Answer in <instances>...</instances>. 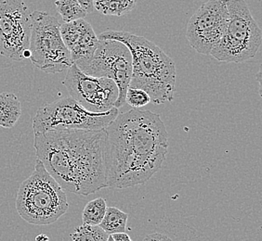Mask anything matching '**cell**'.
<instances>
[{
  "instance_id": "603a6c76",
  "label": "cell",
  "mask_w": 262,
  "mask_h": 241,
  "mask_svg": "<svg viewBox=\"0 0 262 241\" xmlns=\"http://www.w3.org/2000/svg\"><path fill=\"white\" fill-rule=\"evenodd\" d=\"M50 240V238H49V236H46L44 234H40V235H38V236H36L35 237V241H49Z\"/></svg>"
},
{
  "instance_id": "277c9868",
  "label": "cell",
  "mask_w": 262,
  "mask_h": 241,
  "mask_svg": "<svg viewBox=\"0 0 262 241\" xmlns=\"http://www.w3.org/2000/svg\"><path fill=\"white\" fill-rule=\"evenodd\" d=\"M68 208L66 191L37 160L35 170L21 182L17 193L19 215L31 225L48 226L66 214Z\"/></svg>"
},
{
  "instance_id": "4fadbf2b",
  "label": "cell",
  "mask_w": 262,
  "mask_h": 241,
  "mask_svg": "<svg viewBox=\"0 0 262 241\" xmlns=\"http://www.w3.org/2000/svg\"><path fill=\"white\" fill-rule=\"evenodd\" d=\"M21 115V105L18 97L10 93H0V126L10 129L16 126Z\"/></svg>"
},
{
  "instance_id": "3957f363",
  "label": "cell",
  "mask_w": 262,
  "mask_h": 241,
  "mask_svg": "<svg viewBox=\"0 0 262 241\" xmlns=\"http://www.w3.org/2000/svg\"><path fill=\"white\" fill-rule=\"evenodd\" d=\"M98 38L121 42L130 51L132 76L129 87L145 91L156 105L173 101L176 67L171 58L158 45L143 36L124 31L107 30Z\"/></svg>"
},
{
  "instance_id": "9c48e42d",
  "label": "cell",
  "mask_w": 262,
  "mask_h": 241,
  "mask_svg": "<svg viewBox=\"0 0 262 241\" xmlns=\"http://www.w3.org/2000/svg\"><path fill=\"white\" fill-rule=\"evenodd\" d=\"M31 28L29 8L23 0H0V55L29 59Z\"/></svg>"
},
{
  "instance_id": "7402d4cb",
  "label": "cell",
  "mask_w": 262,
  "mask_h": 241,
  "mask_svg": "<svg viewBox=\"0 0 262 241\" xmlns=\"http://www.w3.org/2000/svg\"><path fill=\"white\" fill-rule=\"evenodd\" d=\"M115 241H132L130 236L126 234V232L124 233H117V234H113L111 235Z\"/></svg>"
},
{
  "instance_id": "52a82bcc",
  "label": "cell",
  "mask_w": 262,
  "mask_h": 241,
  "mask_svg": "<svg viewBox=\"0 0 262 241\" xmlns=\"http://www.w3.org/2000/svg\"><path fill=\"white\" fill-rule=\"evenodd\" d=\"M30 60L47 74H59L73 65L70 52L61 35V23L55 17L44 11L31 13Z\"/></svg>"
},
{
  "instance_id": "9a60e30c",
  "label": "cell",
  "mask_w": 262,
  "mask_h": 241,
  "mask_svg": "<svg viewBox=\"0 0 262 241\" xmlns=\"http://www.w3.org/2000/svg\"><path fill=\"white\" fill-rule=\"evenodd\" d=\"M128 215L116 207H108L100 226L108 235L126 232Z\"/></svg>"
},
{
  "instance_id": "5bb4252c",
  "label": "cell",
  "mask_w": 262,
  "mask_h": 241,
  "mask_svg": "<svg viewBox=\"0 0 262 241\" xmlns=\"http://www.w3.org/2000/svg\"><path fill=\"white\" fill-rule=\"evenodd\" d=\"M137 0H93L94 9L105 16H124L136 7Z\"/></svg>"
},
{
  "instance_id": "cb8c5ba5",
  "label": "cell",
  "mask_w": 262,
  "mask_h": 241,
  "mask_svg": "<svg viewBox=\"0 0 262 241\" xmlns=\"http://www.w3.org/2000/svg\"><path fill=\"white\" fill-rule=\"evenodd\" d=\"M107 241H115V240H114V238H113V236H112L111 235H109V237H108V239H107Z\"/></svg>"
},
{
  "instance_id": "8fae6325",
  "label": "cell",
  "mask_w": 262,
  "mask_h": 241,
  "mask_svg": "<svg viewBox=\"0 0 262 241\" xmlns=\"http://www.w3.org/2000/svg\"><path fill=\"white\" fill-rule=\"evenodd\" d=\"M226 0H208L195 11L187 26L186 37L192 49L210 55L227 28Z\"/></svg>"
},
{
  "instance_id": "7a4b0ae2",
  "label": "cell",
  "mask_w": 262,
  "mask_h": 241,
  "mask_svg": "<svg viewBox=\"0 0 262 241\" xmlns=\"http://www.w3.org/2000/svg\"><path fill=\"white\" fill-rule=\"evenodd\" d=\"M34 147L63 190L88 196L107 187L104 130L35 133Z\"/></svg>"
},
{
  "instance_id": "2e32d148",
  "label": "cell",
  "mask_w": 262,
  "mask_h": 241,
  "mask_svg": "<svg viewBox=\"0 0 262 241\" xmlns=\"http://www.w3.org/2000/svg\"><path fill=\"white\" fill-rule=\"evenodd\" d=\"M106 201L103 198H97L86 203L82 212L83 225L100 226L105 215Z\"/></svg>"
},
{
  "instance_id": "5b68a950",
  "label": "cell",
  "mask_w": 262,
  "mask_h": 241,
  "mask_svg": "<svg viewBox=\"0 0 262 241\" xmlns=\"http://www.w3.org/2000/svg\"><path fill=\"white\" fill-rule=\"evenodd\" d=\"M227 28L210 55L223 62L240 63L253 59L262 43V32L245 0H226Z\"/></svg>"
},
{
  "instance_id": "ba28073f",
  "label": "cell",
  "mask_w": 262,
  "mask_h": 241,
  "mask_svg": "<svg viewBox=\"0 0 262 241\" xmlns=\"http://www.w3.org/2000/svg\"><path fill=\"white\" fill-rule=\"evenodd\" d=\"M100 40V39H99ZM85 75L109 78L118 88V99L115 108L126 104V94L132 76L130 51L121 42L100 40L93 55L86 60L75 62Z\"/></svg>"
},
{
  "instance_id": "ffe728a7",
  "label": "cell",
  "mask_w": 262,
  "mask_h": 241,
  "mask_svg": "<svg viewBox=\"0 0 262 241\" xmlns=\"http://www.w3.org/2000/svg\"><path fill=\"white\" fill-rule=\"evenodd\" d=\"M142 241H172L166 235L161 233H152L147 235Z\"/></svg>"
},
{
  "instance_id": "6da1fadb",
  "label": "cell",
  "mask_w": 262,
  "mask_h": 241,
  "mask_svg": "<svg viewBox=\"0 0 262 241\" xmlns=\"http://www.w3.org/2000/svg\"><path fill=\"white\" fill-rule=\"evenodd\" d=\"M104 133L107 187L145 184L161 169L168 134L157 113L139 109L119 113Z\"/></svg>"
},
{
  "instance_id": "d6986e66",
  "label": "cell",
  "mask_w": 262,
  "mask_h": 241,
  "mask_svg": "<svg viewBox=\"0 0 262 241\" xmlns=\"http://www.w3.org/2000/svg\"><path fill=\"white\" fill-rule=\"evenodd\" d=\"M151 102L150 95L145 91L139 88L128 87L126 94V103L133 109H140L148 105Z\"/></svg>"
},
{
  "instance_id": "44dd1931",
  "label": "cell",
  "mask_w": 262,
  "mask_h": 241,
  "mask_svg": "<svg viewBox=\"0 0 262 241\" xmlns=\"http://www.w3.org/2000/svg\"><path fill=\"white\" fill-rule=\"evenodd\" d=\"M81 7L85 10L86 13H91L94 10V6H93V0H76Z\"/></svg>"
},
{
  "instance_id": "8992f818",
  "label": "cell",
  "mask_w": 262,
  "mask_h": 241,
  "mask_svg": "<svg viewBox=\"0 0 262 241\" xmlns=\"http://www.w3.org/2000/svg\"><path fill=\"white\" fill-rule=\"evenodd\" d=\"M119 114L118 109L96 113L86 111L71 97L42 106L33 119L35 133L49 131L104 130Z\"/></svg>"
},
{
  "instance_id": "ac0fdd59",
  "label": "cell",
  "mask_w": 262,
  "mask_h": 241,
  "mask_svg": "<svg viewBox=\"0 0 262 241\" xmlns=\"http://www.w3.org/2000/svg\"><path fill=\"white\" fill-rule=\"evenodd\" d=\"M109 235L101 226L82 225L71 234L72 241H107Z\"/></svg>"
},
{
  "instance_id": "e0dca14e",
  "label": "cell",
  "mask_w": 262,
  "mask_h": 241,
  "mask_svg": "<svg viewBox=\"0 0 262 241\" xmlns=\"http://www.w3.org/2000/svg\"><path fill=\"white\" fill-rule=\"evenodd\" d=\"M55 7L64 22L84 19L88 14L76 0H55Z\"/></svg>"
},
{
  "instance_id": "7c38bea8",
  "label": "cell",
  "mask_w": 262,
  "mask_h": 241,
  "mask_svg": "<svg viewBox=\"0 0 262 241\" xmlns=\"http://www.w3.org/2000/svg\"><path fill=\"white\" fill-rule=\"evenodd\" d=\"M61 35L73 63L93 55L100 42L91 23L84 19L61 25Z\"/></svg>"
},
{
  "instance_id": "30bf717a",
  "label": "cell",
  "mask_w": 262,
  "mask_h": 241,
  "mask_svg": "<svg viewBox=\"0 0 262 241\" xmlns=\"http://www.w3.org/2000/svg\"><path fill=\"white\" fill-rule=\"evenodd\" d=\"M70 97L86 111L102 113L115 108L118 88L109 78L86 76L74 63L62 82Z\"/></svg>"
}]
</instances>
